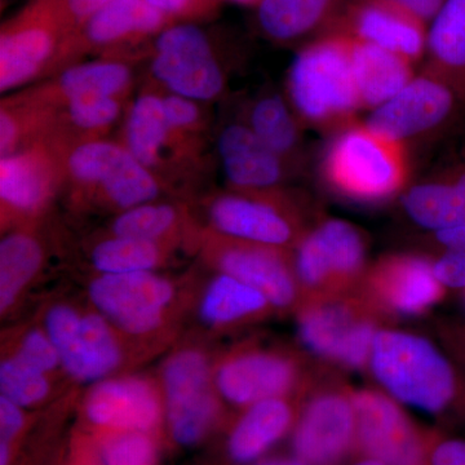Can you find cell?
<instances>
[{"mask_svg": "<svg viewBox=\"0 0 465 465\" xmlns=\"http://www.w3.org/2000/svg\"><path fill=\"white\" fill-rule=\"evenodd\" d=\"M424 72L439 76L465 100V0H446L428 24Z\"/></svg>", "mask_w": 465, "mask_h": 465, "instance_id": "obj_26", "label": "cell"}, {"mask_svg": "<svg viewBox=\"0 0 465 465\" xmlns=\"http://www.w3.org/2000/svg\"><path fill=\"white\" fill-rule=\"evenodd\" d=\"M61 166L57 154L42 143L2 157L0 198L3 207L17 213H35L51 197Z\"/></svg>", "mask_w": 465, "mask_h": 465, "instance_id": "obj_22", "label": "cell"}, {"mask_svg": "<svg viewBox=\"0 0 465 465\" xmlns=\"http://www.w3.org/2000/svg\"><path fill=\"white\" fill-rule=\"evenodd\" d=\"M66 173L75 183L100 189L115 206H142L154 200L159 183L153 171L140 163L130 150L104 140L79 143L66 154Z\"/></svg>", "mask_w": 465, "mask_h": 465, "instance_id": "obj_9", "label": "cell"}, {"mask_svg": "<svg viewBox=\"0 0 465 465\" xmlns=\"http://www.w3.org/2000/svg\"><path fill=\"white\" fill-rule=\"evenodd\" d=\"M332 33L378 45L416 64L425 56L428 24L393 0H351Z\"/></svg>", "mask_w": 465, "mask_h": 465, "instance_id": "obj_15", "label": "cell"}, {"mask_svg": "<svg viewBox=\"0 0 465 465\" xmlns=\"http://www.w3.org/2000/svg\"><path fill=\"white\" fill-rule=\"evenodd\" d=\"M164 381L173 439L193 445L207 432L215 415L206 360L197 351L177 354L168 362Z\"/></svg>", "mask_w": 465, "mask_h": 465, "instance_id": "obj_17", "label": "cell"}, {"mask_svg": "<svg viewBox=\"0 0 465 465\" xmlns=\"http://www.w3.org/2000/svg\"><path fill=\"white\" fill-rule=\"evenodd\" d=\"M154 445L140 432H131L110 440L104 451L105 465H153Z\"/></svg>", "mask_w": 465, "mask_h": 465, "instance_id": "obj_38", "label": "cell"}, {"mask_svg": "<svg viewBox=\"0 0 465 465\" xmlns=\"http://www.w3.org/2000/svg\"><path fill=\"white\" fill-rule=\"evenodd\" d=\"M217 262L223 273L260 291L274 307H290L298 298V278L281 249L232 240L222 246Z\"/></svg>", "mask_w": 465, "mask_h": 465, "instance_id": "obj_20", "label": "cell"}, {"mask_svg": "<svg viewBox=\"0 0 465 465\" xmlns=\"http://www.w3.org/2000/svg\"><path fill=\"white\" fill-rule=\"evenodd\" d=\"M87 416L103 427L143 432L158 421V400L152 388L137 379L104 382L88 399Z\"/></svg>", "mask_w": 465, "mask_h": 465, "instance_id": "obj_24", "label": "cell"}, {"mask_svg": "<svg viewBox=\"0 0 465 465\" xmlns=\"http://www.w3.org/2000/svg\"><path fill=\"white\" fill-rule=\"evenodd\" d=\"M268 305L271 302L260 291L223 273L204 296L202 316L211 323H232L262 313Z\"/></svg>", "mask_w": 465, "mask_h": 465, "instance_id": "obj_32", "label": "cell"}, {"mask_svg": "<svg viewBox=\"0 0 465 465\" xmlns=\"http://www.w3.org/2000/svg\"><path fill=\"white\" fill-rule=\"evenodd\" d=\"M292 415V409L284 399L265 400L251 406L229 439L232 460L246 464L262 457L287 432Z\"/></svg>", "mask_w": 465, "mask_h": 465, "instance_id": "obj_29", "label": "cell"}, {"mask_svg": "<svg viewBox=\"0 0 465 465\" xmlns=\"http://www.w3.org/2000/svg\"><path fill=\"white\" fill-rule=\"evenodd\" d=\"M168 18L194 17L216 7L220 0H146Z\"/></svg>", "mask_w": 465, "mask_h": 465, "instance_id": "obj_42", "label": "cell"}, {"mask_svg": "<svg viewBox=\"0 0 465 465\" xmlns=\"http://www.w3.org/2000/svg\"><path fill=\"white\" fill-rule=\"evenodd\" d=\"M450 344L452 347V353L460 358L461 363L465 365V326L460 329L450 331Z\"/></svg>", "mask_w": 465, "mask_h": 465, "instance_id": "obj_49", "label": "cell"}, {"mask_svg": "<svg viewBox=\"0 0 465 465\" xmlns=\"http://www.w3.org/2000/svg\"><path fill=\"white\" fill-rule=\"evenodd\" d=\"M437 173L448 180L465 213V157L452 162Z\"/></svg>", "mask_w": 465, "mask_h": 465, "instance_id": "obj_46", "label": "cell"}, {"mask_svg": "<svg viewBox=\"0 0 465 465\" xmlns=\"http://www.w3.org/2000/svg\"><path fill=\"white\" fill-rule=\"evenodd\" d=\"M353 391L338 384L317 388L300 416L293 450L307 465H333L356 443Z\"/></svg>", "mask_w": 465, "mask_h": 465, "instance_id": "obj_12", "label": "cell"}, {"mask_svg": "<svg viewBox=\"0 0 465 465\" xmlns=\"http://www.w3.org/2000/svg\"><path fill=\"white\" fill-rule=\"evenodd\" d=\"M24 418L17 403L2 396L0 399V427H2L3 440L14 439L18 430L23 428Z\"/></svg>", "mask_w": 465, "mask_h": 465, "instance_id": "obj_45", "label": "cell"}, {"mask_svg": "<svg viewBox=\"0 0 465 465\" xmlns=\"http://www.w3.org/2000/svg\"><path fill=\"white\" fill-rule=\"evenodd\" d=\"M67 124L85 133H101L118 121L122 99L113 96H82L64 101Z\"/></svg>", "mask_w": 465, "mask_h": 465, "instance_id": "obj_37", "label": "cell"}, {"mask_svg": "<svg viewBox=\"0 0 465 465\" xmlns=\"http://www.w3.org/2000/svg\"><path fill=\"white\" fill-rule=\"evenodd\" d=\"M379 314L361 291L311 299L300 314L299 335L308 351L321 360L362 370L370 365L381 330Z\"/></svg>", "mask_w": 465, "mask_h": 465, "instance_id": "obj_4", "label": "cell"}, {"mask_svg": "<svg viewBox=\"0 0 465 465\" xmlns=\"http://www.w3.org/2000/svg\"><path fill=\"white\" fill-rule=\"evenodd\" d=\"M287 94L302 125L335 134L356 122L362 108L351 67V36L331 33L304 45L291 64Z\"/></svg>", "mask_w": 465, "mask_h": 465, "instance_id": "obj_2", "label": "cell"}, {"mask_svg": "<svg viewBox=\"0 0 465 465\" xmlns=\"http://www.w3.org/2000/svg\"><path fill=\"white\" fill-rule=\"evenodd\" d=\"M8 448L7 443L3 440L2 446H0V465H7L8 463Z\"/></svg>", "mask_w": 465, "mask_h": 465, "instance_id": "obj_50", "label": "cell"}, {"mask_svg": "<svg viewBox=\"0 0 465 465\" xmlns=\"http://www.w3.org/2000/svg\"><path fill=\"white\" fill-rule=\"evenodd\" d=\"M180 136L168 122L163 97L150 92L134 100L125 122L124 146L140 163L150 171L161 167Z\"/></svg>", "mask_w": 465, "mask_h": 465, "instance_id": "obj_28", "label": "cell"}, {"mask_svg": "<svg viewBox=\"0 0 465 465\" xmlns=\"http://www.w3.org/2000/svg\"><path fill=\"white\" fill-rule=\"evenodd\" d=\"M351 465H385V464L381 463V461L376 460V459L366 457L365 459H362V460L357 461V463H354Z\"/></svg>", "mask_w": 465, "mask_h": 465, "instance_id": "obj_52", "label": "cell"}, {"mask_svg": "<svg viewBox=\"0 0 465 465\" xmlns=\"http://www.w3.org/2000/svg\"><path fill=\"white\" fill-rule=\"evenodd\" d=\"M152 73L174 94L213 101L225 88V73L207 34L193 24L166 27L158 34Z\"/></svg>", "mask_w": 465, "mask_h": 465, "instance_id": "obj_8", "label": "cell"}, {"mask_svg": "<svg viewBox=\"0 0 465 465\" xmlns=\"http://www.w3.org/2000/svg\"><path fill=\"white\" fill-rule=\"evenodd\" d=\"M410 153L365 124L336 131L323 155L321 173L335 194L358 203H381L409 186Z\"/></svg>", "mask_w": 465, "mask_h": 465, "instance_id": "obj_3", "label": "cell"}, {"mask_svg": "<svg viewBox=\"0 0 465 465\" xmlns=\"http://www.w3.org/2000/svg\"><path fill=\"white\" fill-rule=\"evenodd\" d=\"M133 84V72L121 61H92L67 67L43 96L64 101L82 96H122Z\"/></svg>", "mask_w": 465, "mask_h": 465, "instance_id": "obj_30", "label": "cell"}, {"mask_svg": "<svg viewBox=\"0 0 465 465\" xmlns=\"http://www.w3.org/2000/svg\"><path fill=\"white\" fill-rule=\"evenodd\" d=\"M112 0H57L61 11L65 15L67 23L73 29L78 27L88 20L99 9L105 7Z\"/></svg>", "mask_w": 465, "mask_h": 465, "instance_id": "obj_44", "label": "cell"}, {"mask_svg": "<svg viewBox=\"0 0 465 465\" xmlns=\"http://www.w3.org/2000/svg\"><path fill=\"white\" fill-rule=\"evenodd\" d=\"M170 23L146 0H112L76 30L70 48H112L161 33Z\"/></svg>", "mask_w": 465, "mask_h": 465, "instance_id": "obj_23", "label": "cell"}, {"mask_svg": "<svg viewBox=\"0 0 465 465\" xmlns=\"http://www.w3.org/2000/svg\"><path fill=\"white\" fill-rule=\"evenodd\" d=\"M465 113V100L439 76L421 72L381 106L372 110L367 127L407 149L443 139Z\"/></svg>", "mask_w": 465, "mask_h": 465, "instance_id": "obj_5", "label": "cell"}, {"mask_svg": "<svg viewBox=\"0 0 465 465\" xmlns=\"http://www.w3.org/2000/svg\"><path fill=\"white\" fill-rule=\"evenodd\" d=\"M155 242L118 237L100 243L92 253L94 264L104 274L149 272L159 262Z\"/></svg>", "mask_w": 465, "mask_h": 465, "instance_id": "obj_34", "label": "cell"}, {"mask_svg": "<svg viewBox=\"0 0 465 465\" xmlns=\"http://www.w3.org/2000/svg\"><path fill=\"white\" fill-rule=\"evenodd\" d=\"M369 366L379 384L399 402L432 415H465L461 372L423 336L379 330Z\"/></svg>", "mask_w": 465, "mask_h": 465, "instance_id": "obj_1", "label": "cell"}, {"mask_svg": "<svg viewBox=\"0 0 465 465\" xmlns=\"http://www.w3.org/2000/svg\"><path fill=\"white\" fill-rule=\"evenodd\" d=\"M48 336L61 363L79 381H96L118 366L121 351L108 324L97 316H79L67 307L52 309Z\"/></svg>", "mask_w": 465, "mask_h": 465, "instance_id": "obj_14", "label": "cell"}, {"mask_svg": "<svg viewBox=\"0 0 465 465\" xmlns=\"http://www.w3.org/2000/svg\"><path fill=\"white\" fill-rule=\"evenodd\" d=\"M430 465H465V440H437L430 446Z\"/></svg>", "mask_w": 465, "mask_h": 465, "instance_id": "obj_43", "label": "cell"}, {"mask_svg": "<svg viewBox=\"0 0 465 465\" xmlns=\"http://www.w3.org/2000/svg\"><path fill=\"white\" fill-rule=\"evenodd\" d=\"M247 124L269 149L296 170L307 163L302 124L277 92H264L253 101Z\"/></svg>", "mask_w": 465, "mask_h": 465, "instance_id": "obj_27", "label": "cell"}, {"mask_svg": "<svg viewBox=\"0 0 465 465\" xmlns=\"http://www.w3.org/2000/svg\"><path fill=\"white\" fill-rule=\"evenodd\" d=\"M217 152L226 179L242 192L272 191L298 171L269 149L247 124L226 125L219 134Z\"/></svg>", "mask_w": 465, "mask_h": 465, "instance_id": "obj_19", "label": "cell"}, {"mask_svg": "<svg viewBox=\"0 0 465 465\" xmlns=\"http://www.w3.org/2000/svg\"><path fill=\"white\" fill-rule=\"evenodd\" d=\"M361 292L381 313L421 316L440 302L445 287L437 280L433 262L412 253L388 255L367 268Z\"/></svg>", "mask_w": 465, "mask_h": 465, "instance_id": "obj_13", "label": "cell"}, {"mask_svg": "<svg viewBox=\"0 0 465 465\" xmlns=\"http://www.w3.org/2000/svg\"><path fill=\"white\" fill-rule=\"evenodd\" d=\"M210 216L226 237L275 249L298 246L312 229H305L296 207L274 189L223 195L213 202Z\"/></svg>", "mask_w": 465, "mask_h": 465, "instance_id": "obj_10", "label": "cell"}, {"mask_svg": "<svg viewBox=\"0 0 465 465\" xmlns=\"http://www.w3.org/2000/svg\"><path fill=\"white\" fill-rule=\"evenodd\" d=\"M176 211L167 204H142L130 208L115 220L113 231L118 237L154 242L176 223Z\"/></svg>", "mask_w": 465, "mask_h": 465, "instance_id": "obj_36", "label": "cell"}, {"mask_svg": "<svg viewBox=\"0 0 465 465\" xmlns=\"http://www.w3.org/2000/svg\"><path fill=\"white\" fill-rule=\"evenodd\" d=\"M393 2L409 9L410 12L421 18L424 23L430 24L445 5L446 0H393Z\"/></svg>", "mask_w": 465, "mask_h": 465, "instance_id": "obj_48", "label": "cell"}, {"mask_svg": "<svg viewBox=\"0 0 465 465\" xmlns=\"http://www.w3.org/2000/svg\"><path fill=\"white\" fill-rule=\"evenodd\" d=\"M302 371L292 358L268 351H250L229 360L217 372V387L235 405H255L283 399L298 387Z\"/></svg>", "mask_w": 465, "mask_h": 465, "instance_id": "obj_18", "label": "cell"}, {"mask_svg": "<svg viewBox=\"0 0 465 465\" xmlns=\"http://www.w3.org/2000/svg\"><path fill=\"white\" fill-rule=\"evenodd\" d=\"M357 440L367 458L385 465H430V446L390 394L353 391Z\"/></svg>", "mask_w": 465, "mask_h": 465, "instance_id": "obj_11", "label": "cell"}, {"mask_svg": "<svg viewBox=\"0 0 465 465\" xmlns=\"http://www.w3.org/2000/svg\"><path fill=\"white\" fill-rule=\"evenodd\" d=\"M433 238L442 251H464L465 252V224L433 232Z\"/></svg>", "mask_w": 465, "mask_h": 465, "instance_id": "obj_47", "label": "cell"}, {"mask_svg": "<svg viewBox=\"0 0 465 465\" xmlns=\"http://www.w3.org/2000/svg\"><path fill=\"white\" fill-rule=\"evenodd\" d=\"M74 29L57 0H33L0 35V91L27 84L70 48Z\"/></svg>", "mask_w": 465, "mask_h": 465, "instance_id": "obj_7", "label": "cell"}, {"mask_svg": "<svg viewBox=\"0 0 465 465\" xmlns=\"http://www.w3.org/2000/svg\"><path fill=\"white\" fill-rule=\"evenodd\" d=\"M42 262L38 242L26 234H12L0 243V308L14 304Z\"/></svg>", "mask_w": 465, "mask_h": 465, "instance_id": "obj_33", "label": "cell"}, {"mask_svg": "<svg viewBox=\"0 0 465 465\" xmlns=\"http://www.w3.org/2000/svg\"><path fill=\"white\" fill-rule=\"evenodd\" d=\"M0 388L3 396L18 406L41 402L50 390L45 372L39 371L17 356L2 363Z\"/></svg>", "mask_w": 465, "mask_h": 465, "instance_id": "obj_35", "label": "cell"}, {"mask_svg": "<svg viewBox=\"0 0 465 465\" xmlns=\"http://www.w3.org/2000/svg\"><path fill=\"white\" fill-rule=\"evenodd\" d=\"M432 262L434 274L445 289L465 290L464 251H442Z\"/></svg>", "mask_w": 465, "mask_h": 465, "instance_id": "obj_41", "label": "cell"}, {"mask_svg": "<svg viewBox=\"0 0 465 465\" xmlns=\"http://www.w3.org/2000/svg\"><path fill=\"white\" fill-rule=\"evenodd\" d=\"M351 39V67L361 108L372 110L396 96L414 79L406 57L370 43Z\"/></svg>", "mask_w": 465, "mask_h": 465, "instance_id": "obj_25", "label": "cell"}, {"mask_svg": "<svg viewBox=\"0 0 465 465\" xmlns=\"http://www.w3.org/2000/svg\"><path fill=\"white\" fill-rule=\"evenodd\" d=\"M91 298L110 320L128 332L143 333L161 323L173 287L149 272L104 274L91 284Z\"/></svg>", "mask_w": 465, "mask_h": 465, "instance_id": "obj_16", "label": "cell"}, {"mask_svg": "<svg viewBox=\"0 0 465 465\" xmlns=\"http://www.w3.org/2000/svg\"><path fill=\"white\" fill-rule=\"evenodd\" d=\"M401 197L407 216L428 231L465 224V213L457 195L440 173L407 186Z\"/></svg>", "mask_w": 465, "mask_h": 465, "instance_id": "obj_31", "label": "cell"}, {"mask_svg": "<svg viewBox=\"0 0 465 465\" xmlns=\"http://www.w3.org/2000/svg\"><path fill=\"white\" fill-rule=\"evenodd\" d=\"M17 357L42 372L51 371L61 362L57 348L50 336L39 331L30 332L24 339Z\"/></svg>", "mask_w": 465, "mask_h": 465, "instance_id": "obj_39", "label": "cell"}, {"mask_svg": "<svg viewBox=\"0 0 465 465\" xmlns=\"http://www.w3.org/2000/svg\"><path fill=\"white\" fill-rule=\"evenodd\" d=\"M226 2L235 3V5H253V7H256L260 0H226Z\"/></svg>", "mask_w": 465, "mask_h": 465, "instance_id": "obj_53", "label": "cell"}, {"mask_svg": "<svg viewBox=\"0 0 465 465\" xmlns=\"http://www.w3.org/2000/svg\"><path fill=\"white\" fill-rule=\"evenodd\" d=\"M262 465H307L302 463V461L298 460H272L266 461V463Z\"/></svg>", "mask_w": 465, "mask_h": 465, "instance_id": "obj_51", "label": "cell"}, {"mask_svg": "<svg viewBox=\"0 0 465 465\" xmlns=\"http://www.w3.org/2000/svg\"><path fill=\"white\" fill-rule=\"evenodd\" d=\"M366 251L365 237L351 223L341 219L317 223L296 250L298 283L311 299L356 290L367 272Z\"/></svg>", "mask_w": 465, "mask_h": 465, "instance_id": "obj_6", "label": "cell"}, {"mask_svg": "<svg viewBox=\"0 0 465 465\" xmlns=\"http://www.w3.org/2000/svg\"><path fill=\"white\" fill-rule=\"evenodd\" d=\"M163 106L168 122L176 133H193L200 127L202 113L194 100L179 94H168L163 97Z\"/></svg>", "mask_w": 465, "mask_h": 465, "instance_id": "obj_40", "label": "cell"}, {"mask_svg": "<svg viewBox=\"0 0 465 465\" xmlns=\"http://www.w3.org/2000/svg\"><path fill=\"white\" fill-rule=\"evenodd\" d=\"M351 0H260L256 18L266 38L280 45L316 41L332 33Z\"/></svg>", "mask_w": 465, "mask_h": 465, "instance_id": "obj_21", "label": "cell"}]
</instances>
